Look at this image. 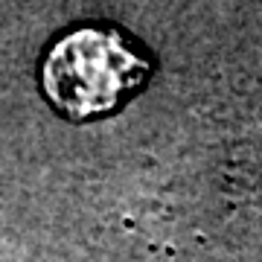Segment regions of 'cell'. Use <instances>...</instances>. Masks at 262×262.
Here are the masks:
<instances>
[{
    "label": "cell",
    "instance_id": "cell-1",
    "mask_svg": "<svg viewBox=\"0 0 262 262\" xmlns=\"http://www.w3.org/2000/svg\"><path fill=\"white\" fill-rule=\"evenodd\" d=\"M149 76V61L120 29L82 27L61 35L41 64V91L58 114L88 120L114 111Z\"/></svg>",
    "mask_w": 262,
    "mask_h": 262
}]
</instances>
